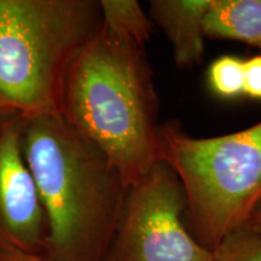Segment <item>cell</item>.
Segmentation results:
<instances>
[{
	"instance_id": "8fae6325",
	"label": "cell",
	"mask_w": 261,
	"mask_h": 261,
	"mask_svg": "<svg viewBox=\"0 0 261 261\" xmlns=\"http://www.w3.org/2000/svg\"><path fill=\"white\" fill-rule=\"evenodd\" d=\"M213 261H261V236L243 225L218 244Z\"/></svg>"
},
{
	"instance_id": "30bf717a",
	"label": "cell",
	"mask_w": 261,
	"mask_h": 261,
	"mask_svg": "<svg viewBox=\"0 0 261 261\" xmlns=\"http://www.w3.org/2000/svg\"><path fill=\"white\" fill-rule=\"evenodd\" d=\"M207 81L212 92L223 99L244 96V60L231 55L217 58L208 68Z\"/></svg>"
},
{
	"instance_id": "4fadbf2b",
	"label": "cell",
	"mask_w": 261,
	"mask_h": 261,
	"mask_svg": "<svg viewBox=\"0 0 261 261\" xmlns=\"http://www.w3.org/2000/svg\"><path fill=\"white\" fill-rule=\"evenodd\" d=\"M0 261H47L45 257L32 254L0 240Z\"/></svg>"
},
{
	"instance_id": "7a4b0ae2",
	"label": "cell",
	"mask_w": 261,
	"mask_h": 261,
	"mask_svg": "<svg viewBox=\"0 0 261 261\" xmlns=\"http://www.w3.org/2000/svg\"><path fill=\"white\" fill-rule=\"evenodd\" d=\"M158 114L144 47L102 24L68 70L61 115L107 156L128 188L160 161Z\"/></svg>"
},
{
	"instance_id": "52a82bcc",
	"label": "cell",
	"mask_w": 261,
	"mask_h": 261,
	"mask_svg": "<svg viewBox=\"0 0 261 261\" xmlns=\"http://www.w3.org/2000/svg\"><path fill=\"white\" fill-rule=\"evenodd\" d=\"M213 0H152L149 17L171 42L179 68L200 64L204 52V17Z\"/></svg>"
},
{
	"instance_id": "6da1fadb",
	"label": "cell",
	"mask_w": 261,
	"mask_h": 261,
	"mask_svg": "<svg viewBox=\"0 0 261 261\" xmlns=\"http://www.w3.org/2000/svg\"><path fill=\"white\" fill-rule=\"evenodd\" d=\"M24 159L47 224V261H104L127 187L93 143L62 115L21 117Z\"/></svg>"
},
{
	"instance_id": "5bb4252c",
	"label": "cell",
	"mask_w": 261,
	"mask_h": 261,
	"mask_svg": "<svg viewBox=\"0 0 261 261\" xmlns=\"http://www.w3.org/2000/svg\"><path fill=\"white\" fill-rule=\"evenodd\" d=\"M246 225H248L250 228H253L255 232H257L261 236V203L255 208V211L250 215L249 220H248Z\"/></svg>"
},
{
	"instance_id": "ba28073f",
	"label": "cell",
	"mask_w": 261,
	"mask_h": 261,
	"mask_svg": "<svg viewBox=\"0 0 261 261\" xmlns=\"http://www.w3.org/2000/svg\"><path fill=\"white\" fill-rule=\"evenodd\" d=\"M203 29L205 37L242 41L261 51V0H213Z\"/></svg>"
},
{
	"instance_id": "5b68a950",
	"label": "cell",
	"mask_w": 261,
	"mask_h": 261,
	"mask_svg": "<svg viewBox=\"0 0 261 261\" xmlns=\"http://www.w3.org/2000/svg\"><path fill=\"white\" fill-rule=\"evenodd\" d=\"M187 198L177 174L160 161L126 190L104 261H213L185 224Z\"/></svg>"
},
{
	"instance_id": "8992f818",
	"label": "cell",
	"mask_w": 261,
	"mask_h": 261,
	"mask_svg": "<svg viewBox=\"0 0 261 261\" xmlns=\"http://www.w3.org/2000/svg\"><path fill=\"white\" fill-rule=\"evenodd\" d=\"M47 224L21 143V116L0 119V240L41 255Z\"/></svg>"
},
{
	"instance_id": "3957f363",
	"label": "cell",
	"mask_w": 261,
	"mask_h": 261,
	"mask_svg": "<svg viewBox=\"0 0 261 261\" xmlns=\"http://www.w3.org/2000/svg\"><path fill=\"white\" fill-rule=\"evenodd\" d=\"M100 27L94 0H0V119L61 115L68 70Z\"/></svg>"
},
{
	"instance_id": "277c9868",
	"label": "cell",
	"mask_w": 261,
	"mask_h": 261,
	"mask_svg": "<svg viewBox=\"0 0 261 261\" xmlns=\"http://www.w3.org/2000/svg\"><path fill=\"white\" fill-rule=\"evenodd\" d=\"M158 150L184 189L191 232L208 249L246 225L261 203V121L211 138L168 121L160 125Z\"/></svg>"
},
{
	"instance_id": "9c48e42d",
	"label": "cell",
	"mask_w": 261,
	"mask_h": 261,
	"mask_svg": "<svg viewBox=\"0 0 261 261\" xmlns=\"http://www.w3.org/2000/svg\"><path fill=\"white\" fill-rule=\"evenodd\" d=\"M99 6L103 27L144 47L154 23L137 0H100Z\"/></svg>"
},
{
	"instance_id": "7c38bea8",
	"label": "cell",
	"mask_w": 261,
	"mask_h": 261,
	"mask_svg": "<svg viewBox=\"0 0 261 261\" xmlns=\"http://www.w3.org/2000/svg\"><path fill=\"white\" fill-rule=\"evenodd\" d=\"M244 96L261 100V55L244 61Z\"/></svg>"
}]
</instances>
